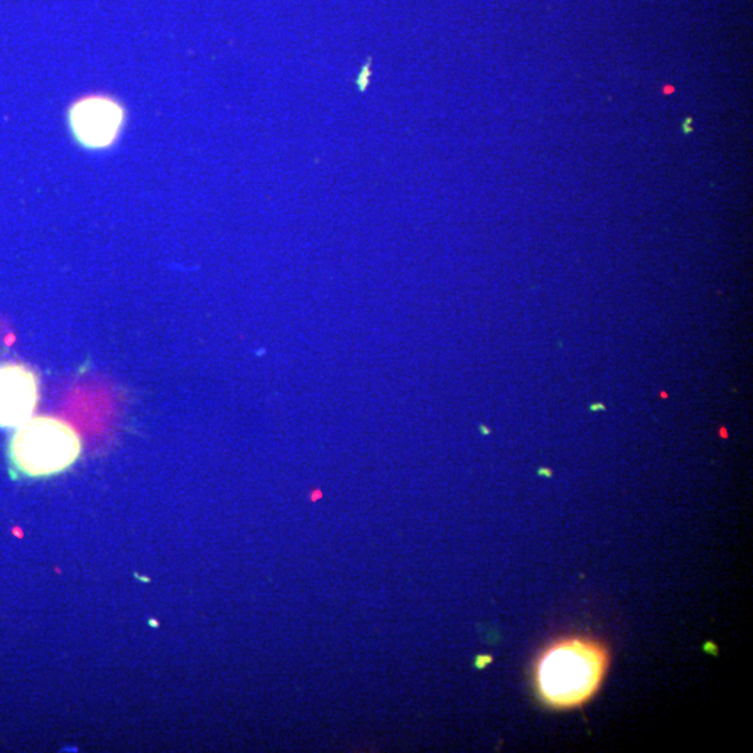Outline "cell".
Wrapping results in <instances>:
<instances>
[{"label":"cell","instance_id":"obj_4","mask_svg":"<svg viewBox=\"0 0 753 753\" xmlns=\"http://www.w3.org/2000/svg\"><path fill=\"white\" fill-rule=\"evenodd\" d=\"M40 377L27 364H0V429H16L34 416L40 403Z\"/></svg>","mask_w":753,"mask_h":753},{"label":"cell","instance_id":"obj_2","mask_svg":"<svg viewBox=\"0 0 753 753\" xmlns=\"http://www.w3.org/2000/svg\"><path fill=\"white\" fill-rule=\"evenodd\" d=\"M83 440L72 424L58 416H33L14 429L9 440L10 465L21 476L51 477L72 468Z\"/></svg>","mask_w":753,"mask_h":753},{"label":"cell","instance_id":"obj_5","mask_svg":"<svg viewBox=\"0 0 753 753\" xmlns=\"http://www.w3.org/2000/svg\"><path fill=\"white\" fill-rule=\"evenodd\" d=\"M371 77V60H367L364 63L362 70H360L359 76L356 79V86L359 88L360 93H364L369 87Z\"/></svg>","mask_w":753,"mask_h":753},{"label":"cell","instance_id":"obj_1","mask_svg":"<svg viewBox=\"0 0 753 753\" xmlns=\"http://www.w3.org/2000/svg\"><path fill=\"white\" fill-rule=\"evenodd\" d=\"M610 667V653L595 639L572 636L551 643L537 657V696L551 709L581 707L595 698Z\"/></svg>","mask_w":753,"mask_h":753},{"label":"cell","instance_id":"obj_3","mask_svg":"<svg viewBox=\"0 0 753 753\" xmlns=\"http://www.w3.org/2000/svg\"><path fill=\"white\" fill-rule=\"evenodd\" d=\"M69 123L74 139L81 146L90 150H104L112 146L122 132L125 111L112 98L90 95L72 105Z\"/></svg>","mask_w":753,"mask_h":753}]
</instances>
